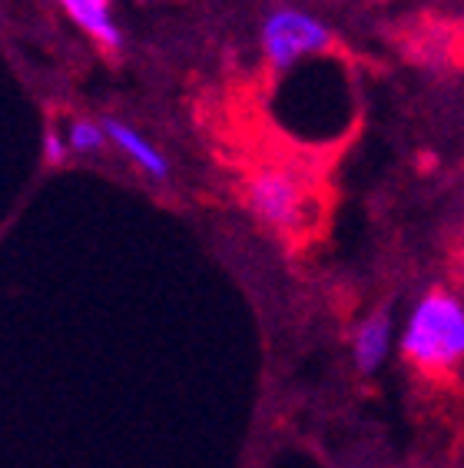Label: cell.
I'll return each mask as SVG.
<instances>
[{
    "label": "cell",
    "instance_id": "cell-4",
    "mask_svg": "<svg viewBox=\"0 0 464 468\" xmlns=\"http://www.w3.org/2000/svg\"><path fill=\"white\" fill-rule=\"evenodd\" d=\"M100 126H103V136H107L110 144H113L116 150H123L146 176H153V180H166V176H170V160H166L136 126L123 123V120H116V117H103Z\"/></svg>",
    "mask_w": 464,
    "mask_h": 468
},
{
    "label": "cell",
    "instance_id": "cell-1",
    "mask_svg": "<svg viewBox=\"0 0 464 468\" xmlns=\"http://www.w3.org/2000/svg\"><path fill=\"white\" fill-rule=\"evenodd\" d=\"M402 352L418 369H455L464 356V309L451 292H428L411 309Z\"/></svg>",
    "mask_w": 464,
    "mask_h": 468
},
{
    "label": "cell",
    "instance_id": "cell-2",
    "mask_svg": "<svg viewBox=\"0 0 464 468\" xmlns=\"http://www.w3.org/2000/svg\"><path fill=\"white\" fill-rule=\"evenodd\" d=\"M259 44L266 54L269 67L279 73L292 70L309 57H322L325 50H332L335 34L322 17L309 14L299 7H276L262 20Z\"/></svg>",
    "mask_w": 464,
    "mask_h": 468
},
{
    "label": "cell",
    "instance_id": "cell-5",
    "mask_svg": "<svg viewBox=\"0 0 464 468\" xmlns=\"http://www.w3.org/2000/svg\"><path fill=\"white\" fill-rule=\"evenodd\" d=\"M388 346H392V313H388V309H375V313L355 329L352 352H355L358 372H362V376L378 372V366H382L385 356H388Z\"/></svg>",
    "mask_w": 464,
    "mask_h": 468
},
{
    "label": "cell",
    "instance_id": "cell-6",
    "mask_svg": "<svg viewBox=\"0 0 464 468\" xmlns=\"http://www.w3.org/2000/svg\"><path fill=\"white\" fill-rule=\"evenodd\" d=\"M60 7L67 10V17H70L87 37H93L100 47L116 50V47L123 44V34L116 27L110 0H60Z\"/></svg>",
    "mask_w": 464,
    "mask_h": 468
},
{
    "label": "cell",
    "instance_id": "cell-7",
    "mask_svg": "<svg viewBox=\"0 0 464 468\" xmlns=\"http://www.w3.org/2000/svg\"><path fill=\"white\" fill-rule=\"evenodd\" d=\"M107 146V136H103V126L97 120H73L70 130H67V150H77V154H100Z\"/></svg>",
    "mask_w": 464,
    "mask_h": 468
},
{
    "label": "cell",
    "instance_id": "cell-3",
    "mask_svg": "<svg viewBox=\"0 0 464 468\" xmlns=\"http://www.w3.org/2000/svg\"><path fill=\"white\" fill-rule=\"evenodd\" d=\"M246 207L269 229L289 233V229L302 226L305 186L295 173L279 170V166H266V170H259L246 183Z\"/></svg>",
    "mask_w": 464,
    "mask_h": 468
},
{
    "label": "cell",
    "instance_id": "cell-8",
    "mask_svg": "<svg viewBox=\"0 0 464 468\" xmlns=\"http://www.w3.org/2000/svg\"><path fill=\"white\" fill-rule=\"evenodd\" d=\"M67 156H70L67 140H63L57 130H47L44 133V160L50 163V166H60V163H67Z\"/></svg>",
    "mask_w": 464,
    "mask_h": 468
}]
</instances>
